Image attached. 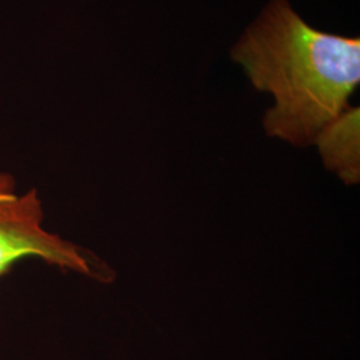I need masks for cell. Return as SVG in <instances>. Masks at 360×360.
<instances>
[{
  "mask_svg": "<svg viewBox=\"0 0 360 360\" xmlns=\"http://www.w3.org/2000/svg\"><path fill=\"white\" fill-rule=\"evenodd\" d=\"M25 259H38L99 282L114 279V271L90 250L46 230L37 190L19 193L13 175L0 172V278Z\"/></svg>",
  "mask_w": 360,
  "mask_h": 360,
  "instance_id": "cell-2",
  "label": "cell"
},
{
  "mask_svg": "<svg viewBox=\"0 0 360 360\" xmlns=\"http://www.w3.org/2000/svg\"><path fill=\"white\" fill-rule=\"evenodd\" d=\"M323 165L347 186L360 183V110L349 107L316 135Z\"/></svg>",
  "mask_w": 360,
  "mask_h": 360,
  "instance_id": "cell-3",
  "label": "cell"
},
{
  "mask_svg": "<svg viewBox=\"0 0 360 360\" xmlns=\"http://www.w3.org/2000/svg\"><path fill=\"white\" fill-rule=\"evenodd\" d=\"M257 91L275 99L263 126L271 138L296 147L348 107L360 83V40L315 30L287 0H272L232 47Z\"/></svg>",
  "mask_w": 360,
  "mask_h": 360,
  "instance_id": "cell-1",
  "label": "cell"
}]
</instances>
